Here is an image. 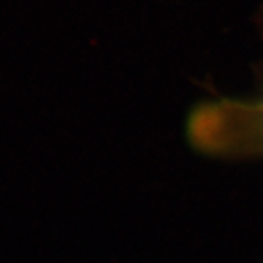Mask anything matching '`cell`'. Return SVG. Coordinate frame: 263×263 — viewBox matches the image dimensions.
Masks as SVG:
<instances>
[]
</instances>
